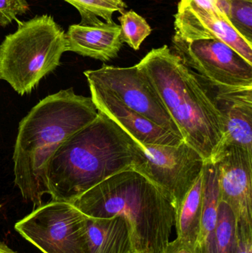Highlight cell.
Returning <instances> with one entry per match:
<instances>
[{
    "mask_svg": "<svg viewBox=\"0 0 252 253\" xmlns=\"http://www.w3.org/2000/svg\"><path fill=\"white\" fill-rule=\"evenodd\" d=\"M173 50L216 93L252 87V65L218 40L173 39Z\"/></svg>",
    "mask_w": 252,
    "mask_h": 253,
    "instance_id": "8",
    "label": "cell"
},
{
    "mask_svg": "<svg viewBox=\"0 0 252 253\" xmlns=\"http://www.w3.org/2000/svg\"><path fill=\"white\" fill-rule=\"evenodd\" d=\"M66 51L65 31L53 16L44 14L20 22L0 44V80L19 95L31 93L57 68Z\"/></svg>",
    "mask_w": 252,
    "mask_h": 253,
    "instance_id": "5",
    "label": "cell"
},
{
    "mask_svg": "<svg viewBox=\"0 0 252 253\" xmlns=\"http://www.w3.org/2000/svg\"><path fill=\"white\" fill-rule=\"evenodd\" d=\"M87 216L72 204L40 205L15 224V230L43 253H90Z\"/></svg>",
    "mask_w": 252,
    "mask_h": 253,
    "instance_id": "7",
    "label": "cell"
},
{
    "mask_svg": "<svg viewBox=\"0 0 252 253\" xmlns=\"http://www.w3.org/2000/svg\"><path fill=\"white\" fill-rule=\"evenodd\" d=\"M30 10L28 0H0V26L6 27Z\"/></svg>",
    "mask_w": 252,
    "mask_h": 253,
    "instance_id": "22",
    "label": "cell"
},
{
    "mask_svg": "<svg viewBox=\"0 0 252 253\" xmlns=\"http://www.w3.org/2000/svg\"><path fill=\"white\" fill-rule=\"evenodd\" d=\"M140 146L106 115L98 117L62 143L44 168L52 200L72 204L83 193L132 169Z\"/></svg>",
    "mask_w": 252,
    "mask_h": 253,
    "instance_id": "1",
    "label": "cell"
},
{
    "mask_svg": "<svg viewBox=\"0 0 252 253\" xmlns=\"http://www.w3.org/2000/svg\"><path fill=\"white\" fill-rule=\"evenodd\" d=\"M229 1H235V0H229ZM247 1H252V0H247Z\"/></svg>",
    "mask_w": 252,
    "mask_h": 253,
    "instance_id": "27",
    "label": "cell"
},
{
    "mask_svg": "<svg viewBox=\"0 0 252 253\" xmlns=\"http://www.w3.org/2000/svg\"><path fill=\"white\" fill-rule=\"evenodd\" d=\"M78 10L81 25L95 26L103 23H113L115 12L123 13L127 8L124 0H64Z\"/></svg>",
    "mask_w": 252,
    "mask_h": 253,
    "instance_id": "18",
    "label": "cell"
},
{
    "mask_svg": "<svg viewBox=\"0 0 252 253\" xmlns=\"http://www.w3.org/2000/svg\"><path fill=\"white\" fill-rule=\"evenodd\" d=\"M0 253H20L13 251L11 248H9L4 242L0 241Z\"/></svg>",
    "mask_w": 252,
    "mask_h": 253,
    "instance_id": "26",
    "label": "cell"
},
{
    "mask_svg": "<svg viewBox=\"0 0 252 253\" xmlns=\"http://www.w3.org/2000/svg\"><path fill=\"white\" fill-rule=\"evenodd\" d=\"M118 21L123 42L127 43L134 50H139L152 32V28L146 19L133 10H130L121 13Z\"/></svg>",
    "mask_w": 252,
    "mask_h": 253,
    "instance_id": "20",
    "label": "cell"
},
{
    "mask_svg": "<svg viewBox=\"0 0 252 253\" xmlns=\"http://www.w3.org/2000/svg\"><path fill=\"white\" fill-rule=\"evenodd\" d=\"M84 74L88 83L103 87L135 112L182 138L152 80L139 65L118 68L104 65Z\"/></svg>",
    "mask_w": 252,
    "mask_h": 253,
    "instance_id": "9",
    "label": "cell"
},
{
    "mask_svg": "<svg viewBox=\"0 0 252 253\" xmlns=\"http://www.w3.org/2000/svg\"><path fill=\"white\" fill-rule=\"evenodd\" d=\"M67 51L108 62L118 56L123 45L121 27L113 23L95 26L72 25L65 33Z\"/></svg>",
    "mask_w": 252,
    "mask_h": 253,
    "instance_id": "14",
    "label": "cell"
},
{
    "mask_svg": "<svg viewBox=\"0 0 252 253\" xmlns=\"http://www.w3.org/2000/svg\"><path fill=\"white\" fill-rule=\"evenodd\" d=\"M91 99L99 112L106 115L142 145H177L183 138L149 121L118 100L112 93L88 83Z\"/></svg>",
    "mask_w": 252,
    "mask_h": 253,
    "instance_id": "12",
    "label": "cell"
},
{
    "mask_svg": "<svg viewBox=\"0 0 252 253\" xmlns=\"http://www.w3.org/2000/svg\"><path fill=\"white\" fill-rule=\"evenodd\" d=\"M132 169L153 183L176 213L204 171L205 161L185 141L177 145H142Z\"/></svg>",
    "mask_w": 252,
    "mask_h": 253,
    "instance_id": "6",
    "label": "cell"
},
{
    "mask_svg": "<svg viewBox=\"0 0 252 253\" xmlns=\"http://www.w3.org/2000/svg\"><path fill=\"white\" fill-rule=\"evenodd\" d=\"M237 218L230 207L220 201L216 230V253H235L238 246Z\"/></svg>",
    "mask_w": 252,
    "mask_h": 253,
    "instance_id": "19",
    "label": "cell"
},
{
    "mask_svg": "<svg viewBox=\"0 0 252 253\" xmlns=\"http://www.w3.org/2000/svg\"><path fill=\"white\" fill-rule=\"evenodd\" d=\"M180 1L193 3L195 5L202 7L206 10H214V11L221 13L217 8V0H180Z\"/></svg>",
    "mask_w": 252,
    "mask_h": 253,
    "instance_id": "25",
    "label": "cell"
},
{
    "mask_svg": "<svg viewBox=\"0 0 252 253\" xmlns=\"http://www.w3.org/2000/svg\"><path fill=\"white\" fill-rule=\"evenodd\" d=\"M204 171L197 180L176 213L178 239L196 247L201 228Z\"/></svg>",
    "mask_w": 252,
    "mask_h": 253,
    "instance_id": "17",
    "label": "cell"
},
{
    "mask_svg": "<svg viewBox=\"0 0 252 253\" xmlns=\"http://www.w3.org/2000/svg\"><path fill=\"white\" fill-rule=\"evenodd\" d=\"M91 97L62 90L40 101L19 123L13 152L14 182L22 198L38 208L49 194L46 163L68 137L93 121Z\"/></svg>",
    "mask_w": 252,
    "mask_h": 253,
    "instance_id": "2",
    "label": "cell"
},
{
    "mask_svg": "<svg viewBox=\"0 0 252 253\" xmlns=\"http://www.w3.org/2000/svg\"><path fill=\"white\" fill-rule=\"evenodd\" d=\"M238 246L235 253H252V224L237 221Z\"/></svg>",
    "mask_w": 252,
    "mask_h": 253,
    "instance_id": "23",
    "label": "cell"
},
{
    "mask_svg": "<svg viewBox=\"0 0 252 253\" xmlns=\"http://www.w3.org/2000/svg\"><path fill=\"white\" fill-rule=\"evenodd\" d=\"M87 236L90 253H134L131 230L122 217L87 216Z\"/></svg>",
    "mask_w": 252,
    "mask_h": 253,
    "instance_id": "15",
    "label": "cell"
},
{
    "mask_svg": "<svg viewBox=\"0 0 252 253\" xmlns=\"http://www.w3.org/2000/svg\"><path fill=\"white\" fill-rule=\"evenodd\" d=\"M220 202L216 163H205L201 228L196 248L199 253H216V230Z\"/></svg>",
    "mask_w": 252,
    "mask_h": 253,
    "instance_id": "16",
    "label": "cell"
},
{
    "mask_svg": "<svg viewBox=\"0 0 252 253\" xmlns=\"http://www.w3.org/2000/svg\"><path fill=\"white\" fill-rule=\"evenodd\" d=\"M214 98L224 118L221 153L238 147L252 154V87L216 93Z\"/></svg>",
    "mask_w": 252,
    "mask_h": 253,
    "instance_id": "13",
    "label": "cell"
},
{
    "mask_svg": "<svg viewBox=\"0 0 252 253\" xmlns=\"http://www.w3.org/2000/svg\"><path fill=\"white\" fill-rule=\"evenodd\" d=\"M0 208H1V206H0Z\"/></svg>",
    "mask_w": 252,
    "mask_h": 253,
    "instance_id": "28",
    "label": "cell"
},
{
    "mask_svg": "<svg viewBox=\"0 0 252 253\" xmlns=\"http://www.w3.org/2000/svg\"><path fill=\"white\" fill-rule=\"evenodd\" d=\"M228 19L235 29L252 44V1H231Z\"/></svg>",
    "mask_w": 252,
    "mask_h": 253,
    "instance_id": "21",
    "label": "cell"
},
{
    "mask_svg": "<svg viewBox=\"0 0 252 253\" xmlns=\"http://www.w3.org/2000/svg\"><path fill=\"white\" fill-rule=\"evenodd\" d=\"M72 205L87 217L124 218L131 230L134 253H161L176 224V210L171 202L133 169L109 177Z\"/></svg>",
    "mask_w": 252,
    "mask_h": 253,
    "instance_id": "4",
    "label": "cell"
},
{
    "mask_svg": "<svg viewBox=\"0 0 252 253\" xmlns=\"http://www.w3.org/2000/svg\"><path fill=\"white\" fill-rule=\"evenodd\" d=\"M216 164L220 201L230 207L237 221L252 224V154L227 147Z\"/></svg>",
    "mask_w": 252,
    "mask_h": 253,
    "instance_id": "11",
    "label": "cell"
},
{
    "mask_svg": "<svg viewBox=\"0 0 252 253\" xmlns=\"http://www.w3.org/2000/svg\"><path fill=\"white\" fill-rule=\"evenodd\" d=\"M175 38L190 42L218 40L226 43L252 65V44L235 29L223 13L193 3L179 1L175 15Z\"/></svg>",
    "mask_w": 252,
    "mask_h": 253,
    "instance_id": "10",
    "label": "cell"
},
{
    "mask_svg": "<svg viewBox=\"0 0 252 253\" xmlns=\"http://www.w3.org/2000/svg\"><path fill=\"white\" fill-rule=\"evenodd\" d=\"M161 253H199L196 247L176 238L170 242Z\"/></svg>",
    "mask_w": 252,
    "mask_h": 253,
    "instance_id": "24",
    "label": "cell"
},
{
    "mask_svg": "<svg viewBox=\"0 0 252 253\" xmlns=\"http://www.w3.org/2000/svg\"><path fill=\"white\" fill-rule=\"evenodd\" d=\"M137 65L152 80L183 141L206 163H216L224 140V118L204 83L167 45L152 49Z\"/></svg>",
    "mask_w": 252,
    "mask_h": 253,
    "instance_id": "3",
    "label": "cell"
}]
</instances>
